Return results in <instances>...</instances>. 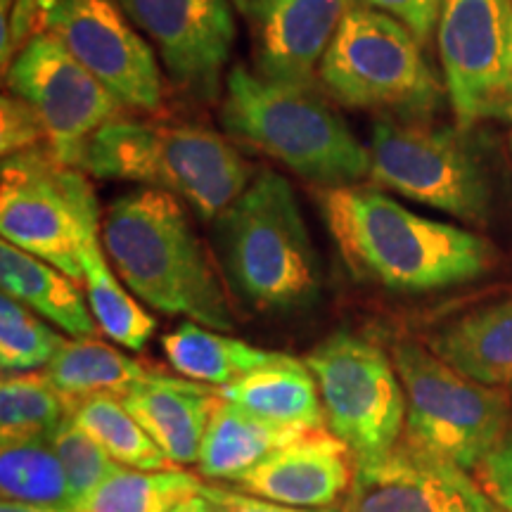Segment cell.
Returning <instances> with one entry per match:
<instances>
[{
  "instance_id": "8992f818",
  "label": "cell",
  "mask_w": 512,
  "mask_h": 512,
  "mask_svg": "<svg viewBox=\"0 0 512 512\" xmlns=\"http://www.w3.org/2000/svg\"><path fill=\"white\" fill-rule=\"evenodd\" d=\"M375 188L486 228L494 214V176L475 128L382 119L370 140Z\"/></svg>"
},
{
  "instance_id": "836d02e7",
  "label": "cell",
  "mask_w": 512,
  "mask_h": 512,
  "mask_svg": "<svg viewBox=\"0 0 512 512\" xmlns=\"http://www.w3.org/2000/svg\"><path fill=\"white\" fill-rule=\"evenodd\" d=\"M477 479L503 512H512V430L477 467Z\"/></svg>"
},
{
  "instance_id": "7c38bea8",
  "label": "cell",
  "mask_w": 512,
  "mask_h": 512,
  "mask_svg": "<svg viewBox=\"0 0 512 512\" xmlns=\"http://www.w3.org/2000/svg\"><path fill=\"white\" fill-rule=\"evenodd\" d=\"M5 79L12 95L38 114L55 159L76 169L93 133L117 119L124 107L48 31L22 48L5 69Z\"/></svg>"
},
{
  "instance_id": "52a82bcc",
  "label": "cell",
  "mask_w": 512,
  "mask_h": 512,
  "mask_svg": "<svg viewBox=\"0 0 512 512\" xmlns=\"http://www.w3.org/2000/svg\"><path fill=\"white\" fill-rule=\"evenodd\" d=\"M422 48L399 19L358 3L325 50L318 79L330 98L349 110L427 121L444 102L446 86Z\"/></svg>"
},
{
  "instance_id": "5bb4252c",
  "label": "cell",
  "mask_w": 512,
  "mask_h": 512,
  "mask_svg": "<svg viewBox=\"0 0 512 512\" xmlns=\"http://www.w3.org/2000/svg\"><path fill=\"white\" fill-rule=\"evenodd\" d=\"M403 437L373 463H356L347 512H503L477 477Z\"/></svg>"
},
{
  "instance_id": "9c48e42d",
  "label": "cell",
  "mask_w": 512,
  "mask_h": 512,
  "mask_svg": "<svg viewBox=\"0 0 512 512\" xmlns=\"http://www.w3.org/2000/svg\"><path fill=\"white\" fill-rule=\"evenodd\" d=\"M406 394V434L475 472L510 432V399L448 366L430 347L399 342L392 351Z\"/></svg>"
},
{
  "instance_id": "7402d4cb",
  "label": "cell",
  "mask_w": 512,
  "mask_h": 512,
  "mask_svg": "<svg viewBox=\"0 0 512 512\" xmlns=\"http://www.w3.org/2000/svg\"><path fill=\"white\" fill-rule=\"evenodd\" d=\"M223 399L240 403L249 411L302 430H323L325 413L316 377L306 361L278 354L266 366L252 370L242 380L219 389Z\"/></svg>"
},
{
  "instance_id": "2e32d148",
  "label": "cell",
  "mask_w": 512,
  "mask_h": 512,
  "mask_svg": "<svg viewBox=\"0 0 512 512\" xmlns=\"http://www.w3.org/2000/svg\"><path fill=\"white\" fill-rule=\"evenodd\" d=\"M361 0H235L245 17L254 72L266 79L313 86V72L339 24Z\"/></svg>"
},
{
  "instance_id": "277c9868",
  "label": "cell",
  "mask_w": 512,
  "mask_h": 512,
  "mask_svg": "<svg viewBox=\"0 0 512 512\" xmlns=\"http://www.w3.org/2000/svg\"><path fill=\"white\" fill-rule=\"evenodd\" d=\"M221 124L233 140L323 188L356 185L370 176L368 147L313 86L280 83L235 64Z\"/></svg>"
},
{
  "instance_id": "74e56055",
  "label": "cell",
  "mask_w": 512,
  "mask_h": 512,
  "mask_svg": "<svg viewBox=\"0 0 512 512\" xmlns=\"http://www.w3.org/2000/svg\"><path fill=\"white\" fill-rule=\"evenodd\" d=\"M510 152H512V133H510Z\"/></svg>"
},
{
  "instance_id": "1f68e13d",
  "label": "cell",
  "mask_w": 512,
  "mask_h": 512,
  "mask_svg": "<svg viewBox=\"0 0 512 512\" xmlns=\"http://www.w3.org/2000/svg\"><path fill=\"white\" fill-rule=\"evenodd\" d=\"M46 138L38 114L31 110L29 102L17 95H5L3 98V157L15 155V152L38 147V140Z\"/></svg>"
},
{
  "instance_id": "d590c367",
  "label": "cell",
  "mask_w": 512,
  "mask_h": 512,
  "mask_svg": "<svg viewBox=\"0 0 512 512\" xmlns=\"http://www.w3.org/2000/svg\"><path fill=\"white\" fill-rule=\"evenodd\" d=\"M171 512H214V508H211V503L207 501V496H204L202 491H200V494L188 496V498H185V501L178 503Z\"/></svg>"
},
{
  "instance_id": "4dcf8cb0",
  "label": "cell",
  "mask_w": 512,
  "mask_h": 512,
  "mask_svg": "<svg viewBox=\"0 0 512 512\" xmlns=\"http://www.w3.org/2000/svg\"><path fill=\"white\" fill-rule=\"evenodd\" d=\"M53 444L57 458L67 472L69 496H72V512L76 510L83 498L91 496L107 477L119 470L117 460H112L102 451L100 444L88 437L79 425H74L72 418L62 422L57 430L48 437Z\"/></svg>"
},
{
  "instance_id": "f1b7e54d",
  "label": "cell",
  "mask_w": 512,
  "mask_h": 512,
  "mask_svg": "<svg viewBox=\"0 0 512 512\" xmlns=\"http://www.w3.org/2000/svg\"><path fill=\"white\" fill-rule=\"evenodd\" d=\"M69 408L43 370L3 375L0 382V446L48 439Z\"/></svg>"
},
{
  "instance_id": "5b68a950",
  "label": "cell",
  "mask_w": 512,
  "mask_h": 512,
  "mask_svg": "<svg viewBox=\"0 0 512 512\" xmlns=\"http://www.w3.org/2000/svg\"><path fill=\"white\" fill-rule=\"evenodd\" d=\"M79 169L169 192L204 221H214L254 181V166L219 133L121 117L93 133Z\"/></svg>"
},
{
  "instance_id": "d6a6232c",
  "label": "cell",
  "mask_w": 512,
  "mask_h": 512,
  "mask_svg": "<svg viewBox=\"0 0 512 512\" xmlns=\"http://www.w3.org/2000/svg\"><path fill=\"white\" fill-rule=\"evenodd\" d=\"M361 3L399 19L403 27L413 31L422 46H427L437 34L446 0H361Z\"/></svg>"
},
{
  "instance_id": "83f0119b",
  "label": "cell",
  "mask_w": 512,
  "mask_h": 512,
  "mask_svg": "<svg viewBox=\"0 0 512 512\" xmlns=\"http://www.w3.org/2000/svg\"><path fill=\"white\" fill-rule=\"evenodd\" d=\"M0 491L5 501L72 512L67 472L48 439L0 446Z\"/></svg>"
},
{
  "instance_id": "d4e9b609",
  "label": "cell",
  "mask_w": 512,
  "mask_h": 512,
  "mask_svg": "<svg viewBox=\"0 0 512 512\" xmlns=\"http://www.w3.org/2000/svg\"><path fill=\"white\" fill-rule=\"evenodd\" d=\"M81 266L88 306L102 335L128 351L145 349V344L155 335L157 320L138 304L136 294L121 283L117 271L102 252L100 235H95L83 247Z\"/></svg>"
},
{
  "instance_id": "ac0fdd59",
  "label": "cell",
  "mask_w": 512,
  "mask_h": 512,
  "mask_svg": "<svg viewBox=\"0 0 512 512\" xmlns=\"http://www.w3.org/2000/svg\"><path fill=\"white\" fill-rule=\"evenodd\" d=\"M124 406L133 413L171 465H197L209 420L221 403V392L209 384L174 377L159 370L128 392Z\"/></svg>"
},
{
  "instance_id": "603a6c76",
  "label": "cell",
  "mask_w": 512,
  "mask_h": 512,
  "mask_svg": "<svg viewBox=\"0 0 512 512\" xmlns=\"http://www.w3.org/2000/svg\"><path fill=\"white\" fill-rule=\"evenodd\" d=\"M72 411L95 396H124L147 375V368L124 351L98 339H64L53 361L43 368Z\"/></svg>"
},
{
  "instance_id": "d6986e66",
  "label": "cell",
  "mask_w": 512,
  "mask_h": 512,
  "mask_svg": "<svg viewBox=\"0 0 512 512\" xmlns=\"http://www.w3.org/2000/svg\"><path fill=\"white\" fill-rule=\"evenodd\" d=\"M430 349L472 380L512 387V297L446 323L432 335Z\"/></svg>"
},
{
  "instance_id": "9a60e30c",
  "label": "cell",
  "mask_w": 512,
  "mask_h": 512,
  "mask_svg": "<svg viewBox=\"0 0 512 512\" xmlns=\"http://www.w3.org/2000/svg\"><path fill=\"white\" fill-rule=\"evenodd\" d=\"M183 91L214 100L235 41L230 0H117Z\"/></svg>"
},
{
  "instance_id": "484cf974",
  "label": "cell",
  "mask_w": 512,
  "mask_h": 512,
  "mask_svg": "<svg viewBox=\"0 0 512 512\" xmlns=\"http://www.w3.org/2000/svg\"><path fill=\"white\" fill-rule=\"evenodd\" d=\"M204 482L181 467L133 470L119 467L74 512H171L188 496L202 491Z\"/></svg>"
},
{
  "instance_id": "4fadbf2b",
  "label": "cell",
  "mask_w": 512,
  "mask_h": 512,
  "mask_svg": "<svg viewBox=\"0 0 512 512\" xmlns=\"http://www.w3.org/2000/svg\"><path fill=\"white\" fill-rule=\"evenodd\" d=\"M53 34L124 107L157 110L162 72L147 43L112 0H53L46 17Z\"/></svg>"
},
{
  "instance_id": "7a4b0ae2",
  "label": "cell",
  "mask_w": 512,
  "mask_h": 512,
  "mask_svg": "<svg viewBox=\"0 0 512 512\" xmlns=\"http://www.w3.org/2000/svg\"><path fill=\"white\" fill-rule=\"evenodd\" d=\"M100 238L121 283L150 309L219 332L235 328L228 294L178 197L126 192L102 216Z\"/></svg>"
},
{
  "instance_id": "6da1fadb",
  "label": "cell",
  "mask_w": 512,
  "mask_h": 512,
  "mask_svg": "<svg viewBox=\"0 0 512 512\" xmlns=\"http://www.w3.org/2000/svg\"><path fill=\"white\" fill-rule=\"evenodd\" d=\"M318 202L349 271L384 290H448L482 278L498 261L482 235L415 214L380 188H325Z\"/></svg>"
},
{
  "instance_id": "8fae6325",
  "label": "cell",
  "mask_w": 512,
  "mask_h": 512,
  "mask_svg": "<svg viewBox=\"0 0 512 512\" xmlns=\"http://www.w3.org/2000/svg\"><path fill=\"white\" fill-rule=\"evenodd\" d=\"M437 43L458 126H512V0H446Z\"/></svg>"
},
{
  "instance_id": "ffe728a7",
  "label": "cell",
  "mask_w": 512,
  "mask_h": 512,
  "mask_svg": "<svg viewBox=\"0 0 512 512\" xmlns=\"http://www.w3.org/2000/svg\"><path fill=\"white\" fill-rule=\"evenodd\" d=\"M304 432L309 430L280 425L221 396L204 434L197 470L207 479L233 484L256 463Z\"/></svg>"
},
{
  "instance_id": "4316f807",
  "label": "cell",
  "mask_w": 512,
  "mask_h": 512,
  "mask_svg": "<svg viewBox=\"0 0 512 512\" xmlns=\"http://www.w3.org/2000/svg\"><path fill=\"white\" fill-rule=\"evenodd\" d=\"M69 418L119 465L133 470L174 467L119 396H95L76 403Z\"/></svg>"
},
{
  "instance_id": "44dd1931",
  "label": "cell",
  "mask_w": 512,
  "mask_h": 512,
  "mask_svg": "<svg viewBox=\"0 0 512 512\" xmlns=\"http://www.w3.org/2000/svg\"><path fill=\"white\" fill-rule=\"evenodd\" d=\"M0 283L3 294L15 297L74 339H93L100 332L74 278L5 240L0 245Z\"/></svg>"
},
{
  "instance_id": "e575fe53",
  "label": "cell",
  "mask_w": 512,
  "mask_h": 512,
  "mask_svg": "<svg viewBox=\"0 0 512 512\" xmlns=\"http://www.w3.org/2000/svg\"><path fill=\"white\" fill-rule=\"evenodd\" d=\"M202 494L207 496L214 512H347L337 508H297V505L275 503L268 501V498L252 496L247 491L235 489V486L204 484Z\"/></svg>"
},
{
  "instance_id": "3957f363",
  "label": "cell",
  "mask_w": 512,
  "mask_h": 512,
  "mask_svg": "<svg viewBox=\"0 0 512 512\" xmlns=\"http://www.w3.org/2000/svg\"><path fill=\"white\" fill-rule=\"evenodd\" d=\"M211 223L223 275L242 302L264 313L316 304L323 287L318 254L287 178L259 171Z\"/></svg>"
},
{
  "instance_id": "cb8c5ba5",
  "label": "cell",
  "mask_w": 512,
  "mask_h": 512,
  "mask_svg": "<svg viewBox=\"0 0 512 512\" xmlns=\"http://www.w3.org/2000/svg\"><path fill=\"white\" fill-rule=\"evenodd\" d=\"M166 361L181 377L209 384V387H228L242 380L252 370L266 366L280 351H266L230 337L226 332L204 328L197 323H183L162 339Z\"/></svg>"
},
{
  "instance_id": "30bf717a",
  "label": "cell",
  "mask_w": 512,
  "mask_h": 512,
  "mask_svg": "<svg viewBox=\"0 0 512 512\" xmlns=\"http://www.w3.org/2000/svg\"><path fill=\"white\" fill-rule=\"evenodd\" d=\"M323 401L325 427L356 463L382 458L406 432V394L392 356L373 339L339 330L306 354Z\"/></svg>"
},
{
  "instance_id": "e0dca14e",
  "label": "cell",
  "mask_w": 512,
  "mask_h": 512,
  "mask_svg": "<svg viewBox=\"0 0 512 512\" xmlns=\"http://www.w3.org/2000/svg\"><path fill=\"white\" fill-rule=\"evenodd\" d=\"M356 458L328 427L309 430L247 470L235 489L297 508H332L349 496Z\"/></svg>"
},
{
  "instance_id": "8d00e7d4",
  "label": "cell",
  "mask_w": 512,
  "mask_h": 512,
  "mask_svg": "<svg viewBox=\"0 0 512 512\" xmlns=\"http://www.w3.org/2000/svg\"><path fill=\"white\" fill-rule=\"evenodd\" d=\"M0 512H34V505L19 503V501H5L0 503Z\"/></svg>"
},
{
  "instance_id": "f546056e",
  "label": "cell",
  "mask_w": 512,
  "mask_h": 512,
  "mask_svg": "<svg viewBox=\"0 0 512 512\" xmlns=\"http://www.w3.org/2000/svg\"><path fill=\"white\" fill-rule=\"evenodd\" d=\"M64 337L10 294L0 297V370L3 375L34 373L53 361Z\"/></svg>"
},
{
  "instance_id": "ba28073f",
  "label": "cell",
  "mask_w": 512,
  "mask_h": 512,
  "mask_svg": "<svg viewBox=\"0 0 512 512\" xmlns=\"http://www.w3.org/2000/svg\"><path fill=\"white\" fill-rule=\"evenodd\" d=\"M100 228L98 200L81 169L62 164L48 147L3 157L0 233L5 242L83 283V247Z\"/></svg>"
}]
</instances>
